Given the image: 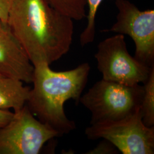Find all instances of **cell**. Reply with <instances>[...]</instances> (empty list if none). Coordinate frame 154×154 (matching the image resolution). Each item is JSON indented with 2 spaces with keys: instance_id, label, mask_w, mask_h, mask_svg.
I'll return each instance as SVG.
<instances>
[{
  "instance_id": "cell-1",
  "label": "cell",
  "mask_w": 154,
  "mask_h": 154,
  "mask_svg": "<svg viewBox=\"0 0 154 154\" xmlns=\"http://www.w3.org/2000/svg\"><path fill=\"white\" fill-rule=\"evenodd\" d=\"M7 23L33 66L50 65L70 49L73 20L49 0H16Z\"/></svg>"
},
{
  "instance_id": "cell-2",
  "label": "cell",
  "mask_w": 154,
  "mask_h": 154,
  "mask_svg": "<svg viewBox=\"0 0 154 154\" xmlns=\"http://www.w3.org/2000/svg\"><path fill=\"white\" fill-rule=\"evenodd\" d=\"M90 70L88 63L64 72L53 71L45 62L34 65L33 88L25 105L39 121L54 128L60 137L70 133L76 127L66 116L64 104L69 99L79 101Z\"/></svg>"
},
{
  "instance_id": "cell-3",
  "label": "cell",
  "mask_w": 154,
  "mask_h": 154,
  "mask_svg": "<svg viewBox=\"0 0 154 154\" xmlns=\"http://www.w3.org/2000/svg\"><path fill=\"white\" fill-rule=\"evenodd\" d=\"M144 86L106 81L95 83L79 101L91 114L90 124L116 121L131 116L140 109Z\"/></svg>"
},
{
  "instance_id": "cell-4",
  "label": "cell",
  "mask_w": 154,
  "mask_h": 154,
  "mask_svg": "<svg viewBox=\"0 0 154 154\" xmlns=\"http://www.w3.org/2000/svg\"><path fill=\"white\" fill-rule=\"evenodd\" d=\"M88 139L103 138L113 144L123 154H153L154 127L146 126L140 109L119 121L100 122L86 128Z\"/></svg>"
},
{
  "instance_id": "cell-5",
  "label": "cell",
  "mask_w": 154,
  "mask_h": 154,
  "mask_svg": "<svg viewBox=\"0 0 154 154\" xmlns=\"http://www.w3.org/2000/svg\"><path fill=\"white\" fill-rule=\"evenodd\" d=\"M94 57L103 79L128 86L144 84L154 69L130 54L124 35L121 34L100 42Z\"/></svg>"
},
{
  "instance_id": "cell-6",
  "label": "cell",
  "mask_w": 154,
  "mask_h": 154,
  "mask_svg": "<svg viewBox=\"0 0 154 154\" xmlns=\"http://www.w3.org/2000/svg\"><path fill=\"white\" fill-rule=\"evenodd\" d=\"M58 133L36 119L25 105L0 128V154H38L45 144Z\"/></svg>"
},
{
  "instance_id": "cell-7",
  "label": "cell",
  "mask_w": 154,
  "mask_h": 154,
  "mask_svg": "<svg viewBox=\"0 0 154 154\" xmlns=\"http://www.w3.org/2000/svg\"><path fill=\"white\" fill-rule=\"evenodd\" d=\"M116 21L105 31L130 36L135 45L134 57L154 67V10L140 11L129 0H116Z\"/></svg>"
},
{
  "instance_id": "cell-8",
  "label": "cell",
  "mask_w": 154,
  "mask_h": 154,
  "mask_svg": "<svg viewBox=\"0 0 154 154\" xmlns=\"http://www.w3.org/2000/svg\"><path fill=\"white\" fill-rule=\"evenodd\" d=\"M0 72L32 83L34 66L8 23L0 21Z\"/></svg>"
},
{
  "instance_id": "cell-9",
  "label": "cell",
  "mask_w": 154,
  "mask_h": 154,
  "mask_svg": "<svg viewBox=\"0 0 154 154\" xmlns=\"http://www.w3.org/2000/svg\"><path fill=\"white\" fill-rule=\"evenodd\" d=\"M30 90L21 81L0 72V109L20 110L26 104Z\"/></svg>"
},
{
  "instance_id": "cell-10",
  "label": "cell",
  "mask_w": 154,
  "mask_h": 154,
  "mask_svg": "<svg viewBox=\"0 0 154 154\" xmlns=\"http://www.w3.org/2000/svg\"><path fill=\"white\" fill-rule=\"evenodd\" d=\"M144 94L140 106L143 123L154 126V69L148 80L143 85Z\"/></svg>"
},
{
  "instance_id": "cell-11",
  "label": "cell",
  "mask_w": 154,
  "mask_h": 154,
  "mask_svg": "<svg viewBox=\"0 0 154 154\" xmlns=\"http://www.w3.org/2000/svg\"><path fill=\"white\" fill-rule=\"evenodd\" d=\"M55 9L73 20L81 21L87 16L86 0H49Z\"/></svg>"
},
{
  "instance_id": "cell-12",
  "label": "cell",
  "mask_w": 154,
  "mask_h": 154,
  "mask_svg": "<svg viewBox=\"0 0 154 154\" xmlns=\"http://www.w3.org/2000/svg\"><path fill=\"white\" fill-rule=\"evenodd\" d=\"M88 13L87 14V25L80 36L82 46L93 42L95 35V18L99 6L103 0H86Z\"/></svg>"
},
{
  "instance_id": "cell-13",
  "label": "cell",
  "mask_w": 154,
  "mask_h": 154,
  "mask_svg": "<svg viewBox=\"0 0 154 154\" xmlns=\"http://www.w3.org/2000/svg\"><path fill=\"white\" fill-rule=\"evenodd\" d=\"M119 150L116 146L109 141L104 139L100 142L96 147L86 152L88 154H116L119 153Z\"/></svg>"
},
{
  "instance_id": "cell-14",
  "label": "cell",
  "mask_w": 154,
  "mask_h": 154,
  "mask_svg": "<svg viewBox=\"0 0 154 154\" xmlns=\"http://www.w3.org/2000/svg\"><path fill=\"white\" fill-rule=\"evenodd\" d=\"M16 0H0V21L7 23L11 8Z\"/></svg>"
},
{
  "instance_id": "cell-15",
  "label": "cell",
  "mask_w": 154,
  "mask_h": 154,
  "mask_svg": "<svg viewBox=\"0 0 154 154\" xmlns=\"http://www.w3.org/2000/svg\"><path fill=\"white\" fill-rule=\"evenodd\" d=\"M14 116V112L9 110L0 109V128L4 126L11 120Z\"/></svg>"
}]
</instances>
